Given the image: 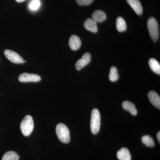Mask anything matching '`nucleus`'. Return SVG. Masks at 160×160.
I'll use <instances>...</instances> for the list:
<instances>
[{
	"instance_id": "obj_14",
	"label": "nucleus",
	"mask_w": 160,
	"mask_h": 160,
	"mask_svg": "<svg viewBox=\"0 0 160 160\" xmlns=\"http://www.w3.org/2000/svg\"><path fill=\"white\" fill-rule=\"evenodd\" d=\"M122 107L123 109L129 112L133 115H136L137 114L138 111L135 106L131 102L129 101L124 102L122 103Z\"/></svg>"
},
{
	"instance_id": "obj_8",
	"label": "nucleus",
	"mask_w": 160,
	"mask_h": 160,
	"mask_svg": "<svg viewBox=\"0 0 160 160\" xmlns=\"http://www.w3.org/2000/svg\"><path fill=\"white\" fill-rule=\"evenodd\" d=\"M137 14L141 15L142 14L143 8L139 0H126Z\"/></svg>"
},
{
	"instance_id": "obj_1",
	"label": "nucleus",
	"mask_w": 160,
	"mask_h": 160,
	"mask_svg": "<svg viewBox=\"0 0 160 160\" xmlns=\"http://www.w3.org/2000/svg\"><path fill=\"white\" fill-rule=\"evenodd\" d=\"M56 132L59 139L62 142L68 143L70 142V133L67 127L63 123L58 124L56 129Z\"/></svg>"
},
{
	"instance_id": "obj_6",
	"label": "nucleus",
	"mask_w": 160,
	"mask_h": 160,
	"mask_svg": "<svg viewBox=\"0 0 160 160\" xmlns=\"http://www.w3.org/2000/svg\"><path fill=\"white\" fill-rule=\"evenodd\" d=\"M18 80L22 82H36L41 81V78L38 74L23 73L20 75L19 77Z\"/></svg>"
},
{
	"instance_id": "obj_2",
	"label": "nucleus",
	"mask_w": 160,
	"mask_h": 160,
	"mask_svg": "<svg viewBox=\"0 0 160 160\" xmlns=\"http://www.w3.org/2000/svg\"><path fill=\"white\" fill-rule=\"evenodd\" d=\"M33 127L34 123L32 117L30 115L26 116L20 125L22 133L25 136H29L32 132Z\"/></svg>"
},
{
	"instance_id": "obj_7",
	"label": "nucleus",
	"mask_w": 160,
	"mask_h": 160,
	"mask_svg": "<svg viewBox=\"0 0 160 160\" xmlns=\"http://www.w3.org/2000/svg\"><path fill=\"white\" fill-rule=\"evenodd\" d=\"M91 54L89 52H86L83 55L82 58L78 60L75 64L76 69L81 70L91 62Z\"/></svg>"
},
{
	"instance_id": "obj_20",
	"label": "nucleus",
	"mask_w": 160,
	"mask_h": 160,
	"mask_svg": "<svg viewBox=\"0 0 160 160\" xmlns=\"http://www.w3.org/2000/svg\"><path fill=\"white\" fill-rule=\"evenodd\" d=\"M41 6V2L40 0H32L29 5V9L35 11L38 10Z\"/></svg>"
},
{
	"instance_id": "obj_16",
	"label": "nucleus",
	"mask_w": 160,
	"mask_h": 160,
	"mask_svg": "<svg viewBox=\"0 0 160 160\" xmlns=\"http://www.w3.org/2000/svg\"><path fill=\"white\" fill-rule=\"evenodd\" d=\"M116 27L118 31L120 32L126 31L127 26L126 21L123 18L119 17L118 18L116 21Z\"/></svg>"
},
{
	"instance_id": "obj_11",
	"label": "nucleus",
	"mask_w": 160,
	"mask_h": 160,
	"mask_svg": "<svg viewBox=\"0 0 160 160\" xmlns=\"http://www.w3.org/2000/svg\"><path fill=\"white\" fill-rule=\"evenodd\" d=\"M81 41L77 36H71L69 39V46L72 50H77L79 49L81 46Z\"/></svg>"
},
{
	"instance_id": "obj_23",
	"label": "nucleus",
	"mask_w": 160,
	"mask_h": 160,
	"mask_svg": "<svg viewBox=\"0 0 160 160\" xmlns=\"http://www.w3.org/2000/svg\"><path fill=\"white\" fill-rule=\"evenodd\" d=\"M16 2H24V1H26V0H16Z\"/></svg>"
},
{
	"instance_id": "obj_3",
	"label": "nucleus",
	"mask_w": 160,
	"mask_h": 160,
	"mask_svg": "<svg viewBox=\"0 0 160 160\" xmlns=\"http://www.w3.org/2000/svg\"><path fill=\"white\" fill-rule=\"evenodd\" d=\"M101 127V115L99 110L95 109L92 112L90 127L93 134H97Z\"/></svg>"
},
{
	"instance_id": "obj_12",
	"label": "nucleus",
	"mask_w": 160,
	"mask_h": 160,
	"mask_svg": "<svg viewBox=\"0 0 160 160\" xmlns=\"http://www.w3.org/2000/svg\"><path fill=\"white\" fill-rule=\"evenodd\" d=\"M117 157L119 160H131V156L127 148H123L117 152Z\"/></svg>"
},
{
	"instance_id": "obj_22",
	"label": "nucleus",
	"mask_w": 160,
	"mask_h": 160,
	"mask_svg": "<svg viewBox=\"0 0 160 160\" xmlns=\"http://www.w3.org/2000/svg\"><path fill=\"white\" fill-rule=\"evenodd\" d=\"M157 139L159 142H160V132H159L157 134Z\"/></svg>"
},
{
	"instance_id": "obj_15",
	"label": "nucleus",
	"mask_w": 160,
	"mask_h": 160,
	"mask_svg": "<svg viewBox=\"0 0 160 160\" xmlns=\"http://www.w3.org/2000/svg\"><path fill=\"white\" fill-rule=\"evenodd\" d=\"M149 66L152 71L157 74H160V64L159 62L154 58H151L149 60Z\"/></svg>"
},
{
	"instance_id": "obj_10",
	"label": "nucleus",
	"mask_w": 160,
	"mask_h": 160,
	"mask_svg": "<svg viewBox=\"0 0 160 160\" xmlns=\"http://www.w3.org/2000/svg\"><path fill=\"white\" fill-rule=\"evenodd\" d=\"M148 97L152 104L158 109H160V98L157 92L153 91L149 92Z\"/></svg>"
},
{
	"instance_id": "obj_5",
	"label": "nucleus",
	"mask_w": 160,
	"mask_h": 160,
	"mask_svg": "<svg viewBox=\"0 0 160 160\" xmlns=\"http://www.w3.org/2000/svg\"><path fill=\"white\" fill-rule=\"evenodd\" d=\"M4 54L6 58L15 64H22L25 62L21 56L15 52L12 51L9 49H6L4 51Z\"/></svg>"
},
{
	"instance_id": "obj_4",
	"label": "nucleus",
	"mask_w": 160,
	"mask_h": 160,
	"mask_svg": "<svg viewBox=\"0 0 160 160\" xmlns=\"http://www.w3.org/2000/svg\"><path fill=\"white\" fill-rule=\"evenodd\" d=\"M149 34L154 42L158 39L159 36V30L157 21L155 18L151 17L148 20L147 23Z\"/></svg>"
},
{
	"instance_id": "obj_21",
	"label": "nucleus",
	"mask_w": 160,
	"mask_h": 160,
	"mask_svg": "<svg viewBox=\"0 0 160 160\" xmlns=\"http://www.w3.org/2000/svg\"><path fill=\"white\" fill-rule=\"evenodd\" d=\"M93 0H76L78 5L81 6H88L93 2Z\"/></svg>"
},
{
	"instance_id": "obj_17",
	"label": "nucleus",
	"mask_w": 160,
	"mask_h": 160,
	"mask_svg": "<svg viewBox=\"0 0 160 160\" xmlns=\"http://www.w3.org/2000/svg\"><path fill=\"white\" fill-rule=\"evenodd\" d=\"M19 156L14 151H8L3 156L2 160H18Z\"/></svg>"
},
{
	"instance_id": "obj_19",
	"label": "nucleus",
	"mask_w": 160,
	"mask_h": 160,
	"mask_svg": "<svg viewBox=\"0 0 160 160\" xmlns=\"http://www.w3.org/2000/svg\"><path fill=\"white\" fill-rule=\"evenodd\" d=\"M142 141L143 144L147 147H152L155 146V143L153 139L149 135L144 136L142 138Z\"/></svg>"
},
{
	"instance_id": "obj_13",
	"label": "nucleus",
	"mask_w": 160,
	"mask_h": 160,
	"mask_svg": "<svg viewBox=\"0 0 160 160\" xmlns=\"http://www.w3.org/2000/svg\"><path fill=\"white\" fill-rule=\"evenodd\" d=\"M92 19L97 23L102 22L105 21L106 18V15L105 12L102 10H96L92 13Z\"/></svg>"
},
{
	"instance_id": "obj_18",
	"label": "nucleus",
	"mask_w": 160,
	"mask_h": 160,
	"mask_svg": "<svg viewBox=\"0 0 160 160\" xmlns=\"http://www.w3.org/2000/svg\"><path fill=\"white\" fill-rule=\"evenodd\" d=\"M119 78V75L118 72V69L114 66H112L110 69L109 74V79L111 82H115Z\"/></svg>"
},
{
	"instance_id": "obj_9",
	"label": "nucleus",
	"mask_w": 160,
	"mask_h": 160,
	"mask_svg": "<svg viewBox=\"0 0 160 160\" xmlns=\"http://www.w3.org/2000/svg\"><path fill=\"white\" fill-rule=\"evenodd\" d=\"M84 26L88 31L91 32H97L98 30L97 23L94 21L92 18L87 19L84 22Z\"/></svg>"
}]
</instances>
